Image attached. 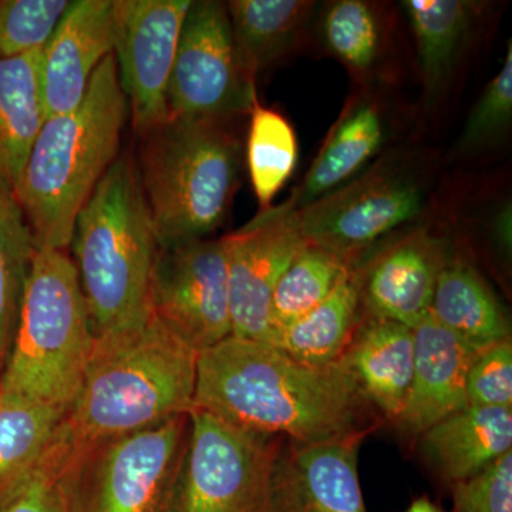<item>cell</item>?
<instances>
[{"instance_id": "17", "label": "cell", "mask_w": 512, "mask_h": 512, "mask_svg": "<svg viewBox=\"0 0 512 512\" xmlns=\"http://www.w3.org/2000/svg\"><path fill=\"white\" fill-rule=\"evenodd\" d=\"M340 363L367 406L399 419L412 386V328L363 313Z\"/></svg>"}, {"instance_id": "21", "label": "cell", "mask_w": 512, "mask_h": 512, "mask_svg": "<svg viewBox=\"0 0 512 512\" xmlns=\"http://www.w3.org/2000/svg\"><path fill=\"white\" fill-rule=\"evenodd\" d=\"M430 315L476 352L511 339L510 322L473 266L448 259L434 288Z\"/></svg>"}, {"instance_id": "20", "label": "cell", "mask_w": 512, "mask_h": 512, "mask_svg": "<svg viewBox=\"0 0 512 512\" xmlns=\"http://www.w3.org/2000/svg\"><path fill=\"white\" fill-rule=\"evenodd\" d=\"M420 437L437 473L450 485L460 483L512 451V409L467 406Z\"/></svg>"}, {"instance_id": "26", "label": "cell", "mask_w": 512, "mask_h": 512, "mask_svg": "<svg viewBox=\"0 0 512 512\" xmlns=\"http://www.w3.org/2000/svg\"><path fill=\"white\" fill-rule=\"evenodd\" d=\"M66 414L0 390V494L42 460Z\"/></svg>"}, {"instance_id": "32", "label": "cell", "mask_w": 512, "mask_h": 512, "mask_svg": "<svg viewBox=\"0 0 512 512\" xmlns=\"http://www.w3.org/2000/svg\"><path fill=\"white\" fill-rule=\"evenodd\" d=\"M66 451L62 424L42 460L0 494V512H70L62 481Z\"/></svg>"}, {"instance_id": "14", "label": "cell", "mask_w": 512, "mask_h": 512, "mask_svg": "<svg viewBox=\"0 0 512 512\" xmlns=\"http://www.w3.org/2000/svg\"><path fill=\"white\" fill-rule=\"evenodd\" d=\"M113 47L114 0L70 2L40 57L46 119L82 103L94 72Z\"/></svg>"}, {"instance_id": "33", "label": "cell", "mask_w": 512, "mask_h": 512, "mask_svg": "<svg viewBox=\"0 0 512 512\" xmlns=\"http://www.w3.org/2000/svg\"><path fill=\"white\" fill-rule=\"evenodd\" d=\"M512 120V46L508 43L507 57L497 76L485 87L483 96L471 111L460 150L464 153L484 147L494 140L501 131L510 126Z\"/></svg>"}, {"instance_id": "4", "label": "cell", "mask_w": 512, "mask_h": 512, "mask_svg": "<svg viewBox=\"0 0 512 512\" xmlns=\"http://www.w3.org/2000/svg\"><path fill=\"white\" fill-rule=\"evenodd\" d=\"M70 245L94 338L150 318L158 242L134 157L119 156L101 178Z\"/></svg>"}, {"instance_id": "6", "label": "cell", "mask_w": 512, "mask_h": 512, "mask_svg": "<svg viewBox=\"0 0 512 512\" xmlns=\"http://www.w3.org/2000/svg\"><path fill=\"white\" fill-rule=\"evenodd\" d=\"M94 333L67 251L36 248L0 390L69 412L92 355Z\"/></svg>"}, {"instance_id": "34", "label": "cell", "mask_w": 512, "mask_h": 512, "mask_svg": "<svg viewBox=\"0 0 512 512\" xmlns=\"http://www.w3.org/2000/svg\"><path fill=\"white\" fill-rule=\"evenodd\" d=\"M468 406L512 409V342L505 339L477 353L468 370Z\"/></svg>"}, {"instance_id": "15", "label": "cell", "mask_w": 512, "mask_h": 512, "mask_svg": "<svg viewBox=\"0 0 512 512\" xmlns=\"http://www.w3.org/2000/svg\"><path fill=\"white\" fill-rule=\"evenodd\" d=\"M447 256L440 239L416 232L357 269L363 313L414 328L430 313Z\"/></svg>"}, {"instance_id": "30", "label": "cell", "mask_w": 512, "mask_h": 512, "mask_svg": "<svg viewBox=\"0 0 512 512\" xmlns=\"http://www.w3.org/2000/svg\"><path fill=\"white\" fill-rule=\"evenodd\" d=\"M323 40L352 72L366 74L382 49V28L375 10L362 0H338L326 9Z\"/></svg>"}, {"instance_id": "3", "label": "cell", "mask_w": 512, "mask_h": 512, "mask_svg": "<svg viewBox=\"0 0 512 512\" xmlns=\"http://www.w3.org/2000/svg\"><path fill=\"white\" fill-rule=\"evenodd\" d=\"M127 117L111 53L94 72L82 103L43 121L13 190L36 248L70 247L80 211L119 158Z\"/></svg>"}, {"instance_id": "29", "label": "cell", "mask_w": 512, "mask_h": 512, "mask_svg": "<svg viewBox=\"0 0 512 512\" xmlns=\"http://www.w3.org/2000/svg\"><path fill=\"white\" fill-rule=\"evenodd\" d=\"M247 138V167L261 211L269 210L281 188L288 183L298 161V140L279 111L252 104Z\"/></svg>"}, {"instance_id": "10", "label": "cell", "mask_w": 512, "mask_h": 512, "mask_svg": "<svg viewBox=\"0 0 512 512\" xmlns=\"http://www.w3.org/2000/svg\"><path fill=\"white\" fill-rule=\"evenodd\" d=\"M254 82L239 66L227 6L191 2L167 90L168 119L229 121L249 113Z\"/></svg>"}, {"instance_id": "22", "label": "cell", "mask_w": 512, "mask_h": 512, "mask_svg": "<svg viewBox=\"0 0 512 512\" xmlns=\"http://www.w3.org/2000/svg\"><path fill=\"white\" fill-rule=\"evenodd\" d=\"M227 6L235 53L242 72L256 74L295 49L315 3L308 0H231Z\"/></svg>"}, {"instance_id": "28", "label": "cell", "mask_w": 512, "mask_h": 512, "mask_svg": "<svg viewBox=\"0 0 512 512\" xmlns=\"http://www.w3.org/2000/svg\"><path fill=\"white\" fill-rule=\"evenodd\" d=\"M35 249L15 192L0 183V373L12 346Z\"/></svg>"}, {"instance_id": "18", "label": "cell", "mask_w": 512, "mask_h": 512, "mask_svg": "<svg viewBox=\"0 0 512 512\" xmlns=\"http://www.w3.org/2000/svg\"><path fill=\"white\" fill-rule=\"evenodd\" d=\"M386 138V117L376 100L367 97L350 104L330 130L302 183L278 205L279 210L295 214L348 184L382 150Z\"/></svg>"}, {"instance_id": "19", "label": "cell", "mask_w": 512, "mask_h": 512, "mask_svg": "<svg viewBox=\"0 0 512 512\" xmlns=\"http://www.w3.org/2000/svg\"><path fill=\"white\" fill-rule=\"evenodd\" d=\"M362 439L289 443L285 464L289 511L366 512L357 471V451Z\"/></svg>"}, {"instance_id": "27", "label": "cell", "mask_w": 512, "mask_h": 512, "mask_svg": "<svg viewBox=\"0 0 512 512\" xmlns=\"http://www.w3.org/2000/svg\"><path fill=\"white\" fill-rule=\"evenodd\" d=\"M352 268L338 256L306 242L276 285L269 311V343L325 301Z\"/></svg>"}, {"instance_id": "31", "label": "cell", "mask_w": 512, "mask_h": 512, "mask_svg": "<svg viewBox=\"0 0 512 512\" xmlns=\"http://www.w3.org/2000/svg\"><path fill=\"white\" fill-rule=\"evenodd\" d=\"M69 0H0V60L42 53Z\"/></svg>"}, {"instance_id": "2", "label": "cell", "mask_w": 512, "mask_h": 512, "mask_svg": "<svg viewBox=\"0 0 512 512\" xmlns=\"http://www.w3.org/2000/svg\"><path fill=\"white\" fill-rule=\"evenodd\" d=\"M198 353L153 315L94 338L79 393L63 421L76 447L146 429L194 407Z\"/></svg>"}, {"instance_id": "8", "label": "cell", "mask_w": 512, "mask_h": 512, "mask_svg": "<svg viewBox=\"0 0 512 512\" xmlns=\"http://www.w3.org/2000/svg\"><path fill=\"white\" fill-rule=\"evenodd\" d=\"M188 434L190 413L89 446L64 433L70 512H168Z\"/></svg>"}, {"instance_id": "23", "label": "cell", "mask_w": 512, "mask_h": 512, "mask_svg": "<svg viewBox=\"0 0 512 512\" xmlns=\"http://www.w3.org/2000/svg\"><path fill=\"white\" fill-rule=\"evenodd\" d=\"M362 318L359 275L352 268L325 301L282 330L269 345L305 365H335L345 355Z\"/></svg>"}, {"instance_id": "24", "label": "cell", "mask_w": 512, "mask_h": 512, "mask_svg": "<svg viewBox=\"0 0 512 512\" xmlns=\"http://www.w3.org/2000/svg\"><path fill=\"white\" fill-rule=\"evenodd\" d=\"M40 57L42 53L0 60V183L12 190L46 120Z\"/></svg>"}, {"instance_id": "16", "label": "cell", "mask_w": 512, "mask_h": 512, "mask_svg": "<svg viewBox=\"0 0 512 512\" xmlns=\"http://www.w3.org/2000/svg\"><path fill=\"white\" fill-rule=\"evenodd\" d=\"M412 386L396 423L413 436H421L440 420L468 406V370L476 350L427 315L413 328Z\"/></svg>"}, {"instance_id": "11", "label": "cell", "mask_w": 512, "mask_h": 512, "mask_svg": "<svg viewBox=\"0 0 512 512\" xmlns=\"http://www.w3.org/2000/svg\"><path fill=\"white\" fill-rule=\"evenodd\" d=\"M150 309L171 333L200 355L232 336L227 252L222 238L158 248Z\"/></svg>"}, {"instance_id": "36", "label": "cell", "mask_w": 512, "mask_h": 512, "mask_svg": "<svg viewBox=\"0 0 512 512\" xmlns=\"http://www.w3.org/2000/svg\"><path fill=\"white\" fill-rule=\"evenodd\" d=\"M404 512H446L427 497L416 498Z\"/></svg>"}, {"instance_id": "12", "label": "cell", "mask_w": 512, "mask_h": 512, "mask_svg": "<svg viewBox=\"0 0 512 512\" xmlns=\"http://www.w3.org/2000/svg\"><path fill=\"white\" fill-rule=\"evenodd\" d=\"M191 0H114V47L134 133L168 120L167 90Z\"/></svg>"}, {"instance_id": "7", "label": "cell", "mask_w": 512, "mask_h": 512, "mask_svg": "<svg viewBox=\"0 0 512 512\" xmlns=\"http://www.w3.org/2000/svg\"><path fill=\"white\" fill-rule=\"evenodd\" d=\"M288 448L194 407L168 512H288Z\"/></svg>"}, {"instance_id": "5", "label": "cell", "mask_w": 512, "mask_h": 512, "mask_svg": "<svg viewBox=\"0 0 512 512\" xmlns=\"http://www.w3.org/2000/svg\"><path fill=\"white\" fill-rule=\"evenodd\" d=\"M241 163L228 121L168 119L141 136L136 167L158 248L205 239L224 224Z\"/></svg>"}, {"instance_id": "35", "label": "cell", "mask_w": 512, "mask_h": 512, "mask_svg": "<svg viewBox=\"0 0 512 512\" xmlns=\"http://www.w3.org/2000/svg\"><path fill=\"white\" fill-rule=\"evenodd\" d=\"M453 512H512V451L477 476L451 485Z\"/></svg>"}, {"instance_id": "1", "label": "cell", "mask_w": 512, "mask_h": 512, "mask_svg": "<svg viewBox=\"0 0 512 512\" xmlns=\"http://www.w3.org/2000/svg\"><path fill=\"white\" fill-rule=\"evenodd\" d=\"M194 407L296 444L365 437L370 430L369 406L342 363L305 365L274 345L237 336L198 355Z\"/></svg>"}, {"instance_id": "13", "label": "cell", "mask_w": 512, "mask_h": 512, "mask_svg": "<svg viewBox=\"0 0 512 512\" xmlns=\"http://www.w3.org/2000/svg\"><path fill=\"white\" fill-rule=\"evenodd\" d=\"M222 241L227 252L232 336L269 343V311L276 285L306 245L295 214L272 205Z\"/></svg>"}, {"instance_id": "25", "label": "cell", "mask_w": 512, "mask_h": 512, "mask_svg": "<svg viewBox=\"0 0 512 512\" xmlns=\"http://www.w3.org/2000/svg\"><path fill=\"white\" fill-rule=\"evenodd\" d=\"M407 18L416 39L424 99L433 103L446 84L466 42L476 3L466 0H406Z\"/></svg>"}, {"instance_id": "9", "label": "cell", "mask_w": 512, "mask_h": 512, "mask_svg": "<svg viewBox=\"0 0 512 512\" xmlns=\"http://www.w3.org/2000/svg\"><path fill=\"white\" fill-rule=\"evenodd\" d=\"M426 205V180L416 168L383 161L295 212V218L308 244L356 268L360 256L387 235L417 220Z\"/></svg>"}]
</instances>
